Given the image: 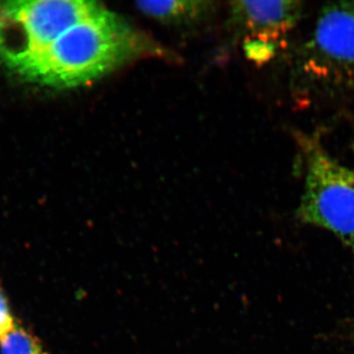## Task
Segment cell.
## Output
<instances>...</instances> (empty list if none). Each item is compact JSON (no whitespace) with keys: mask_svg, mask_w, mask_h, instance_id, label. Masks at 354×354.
Listing matches in <instances>:
<instances>
[{"mask_svg":"<svg viewBox=\"0 0 354 354\" xmlns=\"http://www.w3.org/2000/svg\"><path fill=\"white\" fill-rule=\"evenodd\" d=\"M136 7L142 13L162 24L174 27H190L206 20L213 12L214 3L199 0L139 1Z\"/></svg>","mask_w":354,"mask_h":354,"instance_id":"8992f818","label":"cell"},{"mask_svg":"<svg viewBox=\"0 0 354 354\" xmlns=\"http://www.w3.org/2000/svg\"><path fill=\"white\" fill-rule=\"evenodd\" d=\"M138 48L131 28L102 7L62 32L17 75L48 87H78L118 68Z\"/></svg>","mask_w":354,"mask_h":354,"instance_id":"6da1fadb","label":"cell"},{"mask_svg":"<svg viewBox=\"0 0 354 354\" xmlns=\"http://www.w3.org/2000/svg\"><path fill=\"white\" fill-rule=\"evenodd\" d=\"M314 39L326 57L342 64H354V2L324 7Z\"/></svg>","mask_w":354,"mask_h":354,"instance_id":"5b68a950","label":"cell"},{"mask_svg":"<svg viewBox=\"0 0 354 354\" xmlns=\"http://www.w3.org/2000/svg\"><path fill=\"white\" fill-rule=\"evenodd\" d=\"M15 324L12 312L9 307L8 301L3 291L0 288V342L10 334L15 329Z\"/></svg>","mask_w":354,"mask_h":354,"instance_id":"ba28073f","label":"cell"},{"mask_svg":"<svg viewBox=\"0 0 354 354\" xmlns=\"http://www.w3.org/2000/svg\"><path fill=\"white\" fill-rule=\"evenodd\" d=\"M299 1H247L230 3L232 23L260 39L278 38L290 31L301 15Z\"/></svg>","mask_w":354,"mask_h":354,"instance_id":"277c9868","label":"cell"},{"mask_svg":"<svg viewBox=\"0 0 354 354\" xmlns=\"http://www.w3.org/2000/svg\"><path fill=\"white\" fill-rule=\"evenodd\" d=\"M101 8L86 0L0 2V64L17 74L62 32Z\"/></svg>","mask_w":354,"mask_h":354,"instance_id":"7a4b0ae2","label":"cell"},{"mask_svg":"<svg viewBox=\"0 0 354 354\" xmlns=\"http://www.w3.org/2000/svg\"><path fill=\"white\" fill-rule=\"evenodd\" d=\"M0 354H48L32 333L16 326L3 341L0 342Z\"/></svg>","mask_w":354,"mask_h":354,"instance_id":"52a82bcc","label":"cell"},{"mask_svg":"<svg viewBox=\"0 0 354 354\" xmlns=\"http://www.w3.org/2000/svg\"><path fill=\"white\" fill-rule=\"evenodd\" d=\"M297 215L354 250V171L316 146L308 149L306 179Z\"/></svg>","mask_w":354,"mask_h":354,"instance_id":"3957f363","label":"cell"}]
</instances>
